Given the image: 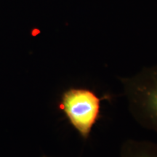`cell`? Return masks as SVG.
<instances>
[{"mask_svg":"<svg viewBox=\"0 0 157 157\" xmlns=\"http://www.w3.org/2000/svg\"><path fill=\"white\" fill-rule=\"evenodd\" d=\"M119 80L129 113L140 126L157 135V65Z\"/></svg>","mask_w":157,"mask_h":157,"instance_id":"obj_1","label":"cell"},{"mask_svg":"<svg viewBox=\"0 0 157 157\" xmlns=\"http://www.w3.org/2000/svg\"><path fill=\"white\" fill-rule=\"evenodd\" d=\"M109 98V95L98 97L87 88L71 87L63 93L59 108L79 136L87 140L101 117V102Z\"/></svg>","mask_w":157,"mask_h":157,"instance_id":"obj_2","label":"cell"},{"mask_svg":"<svg viewBox=\"0 0 157 157\" xmlns=\"http://www.w3.org/2000/svg\"><path fill=\"white\" fill-rule=\"evenodd\" d=\"M120 157H157V142L127 139L121 143Z\"/></svg>","mask_w":157,"mask_h":157,"instance_id":"obj_3","label":"cell"},{"mask_svg":"<svg viewBox=\"0 0 157 157\" xmlns=\"http://www.w3.org/2000/svg\"><path fill=\"white\" fill-rule=\"evenodd\" d=\"M42 157H54V156H47V155H44Z\"/></svg>","mask_w":157,"mask_h":157,"instance_id":"obj_4","label":"cell"}]
</instances>
